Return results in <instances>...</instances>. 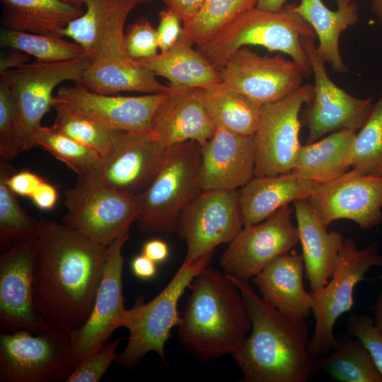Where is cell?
Here are the masks:
<instances>
[{
	"mask_svg": "<svg viewBox=\"0 0 382 382\" xmlns=\"http://www.w3.org/2000/svg\"><path fill=\"white\" fill-rule=\"evenodd\" d=\"M65 1H66L68 2H70V3H73V4H82L81 0H65ZM142 1H143L144 3H145V2L151 1L153 0H142Z\"/></svg>",
	"mask_w": 382,
	"mask_h": 382,
	"instance_id": "11a10c76",
	"label": "cell"
},
{
	"mask_svg": "<svg viewBox=\"0 0 382 382\" xmlns=\"http://www.w3.org/2000/svg\"><path fill=\"white\" fill-rule=\"evenodd\" d=\"M169 147L149 134L116 130L112 147L88 178L116 191L137 196L161 170Z\"/></svg>",
	"mask_w": 382,
	"mask_h": 382,
	"instance_id": "5bb4252c",
	"label": "cell"
},
{
	"mask_svg": "<svg viewBox=\"0 0 382 382\" xmlns=\"http://www.w3.org/2000/svg\"><path fill=\"white\" fill-rule=\"evenodd\" d=\"M131 267L133 274L141 279H150L157 272L156 263L144 254L132 260Z\"/></svg>",
	"mask_w": 382,
	"mask_h": 382,
	"instance_id": "c3c4849f",
	"label": "cell"
},
{
	"mask_svg": "<svg viewBox=\"0 0 382 382\" xmlns=\"http://www.w3.org/2000/svg\"><path fill=\"white\" fill-rule=\"evenodd\" d=\"M76 364L69 333L64 330H1V382L66 381Z\"/></svg>",
	"mask_w": 382,
	"mask_h": 382,
	"instance_id": "52a82bcc",
	"label": "cell"
},
{
	"mask_svg": "<svg viewBox=\"0 0 382 382\" xmlns=\"http://www.w3.org/2000/svg\"><path fill=\"white\" fill-rule=\"evenodd\" d=\"M36 146L46 149L81 178H88L103 158L96 150L54 132L50 127H41L35 139Z\"/></svg>",
	"mask_w": 382,
	"mask_h": 382,
	"instance_id": "74e56055",
	"label": "cell"
},
{
	"mask_svg": "<svg viewBox=\"0 0 382 382\" xmlns=\"http://www.w3.org/2000/svg\"><path fill=\"white\" fill-rule=\"evenodd\" d=\"M301 37L316 39V35L310 24L294 10L293 5L284 6L276 11L255 6L197 45V50L220 71L241 47L259 45L270 52L289 55L308 77L312 70Z\"/></svg>",
	"mask_w": 382,
	"mask_h": 382,
	"instance_id": "277c9868",
	"label": "cell"
},
{
	"mask_svg": "<svg viewBox=\"0 0 382 382\" xmlns=\"http://www.w3.org/2000/svg\"><path fill=\"white\" fill-rule=\"evenodd\" d=\"M318 369L342 382H382L372 357L357 338L340 336L331 350L316 359Z\"/></svg>",
	"mask_w": 382,
	"mask_h": 382,
	"instance_id": "d6a6232c",
	"label": "cell"
},
{
	"mask_svg": "<svg viewBox=\"0 0 382 382\" xmlns=\"http://www.w3.org/2000/svg\"><path fill=\"white\" fill-rule=\"evenodd\" d=\"M1 47L21 51L45 62H57L84 57L83 48L76 42L61 36L40 35L1 28Z\"/></svg>",
	"mask_w": 382,
	"mask_h": 382,
	"instance_id": "d590c367",
	"label": "cell"
},
{
	"mask_svg": "<svg viewBox=\"0 0 382 382\" xmlns=\"http://www.w3.org/2000/svg\"><path fill=\"white\" fill-rule=\"evenodd\" d=\"M57 197L55 187L44 180L37 187L30 199L39 209L49 210L55 205Z\"/></svg>",
	"mask_w": 382,
	"mask_h": 382,
	"instance_id": "7dc6e473",
	"label": "cell"
},
{
	"mask_svg": "<svg viewBox=\"0 0 382 382\" xmlns=\"http://www.w3.org/2000/svg\"><path fill=\"white\" fill-rule=\"evenodd\" d=\"M201 146L188 141L169 147L166 159L150 185L137 195V220L145 233L177 232L180 216L202 190L199 185Z\"/></svg>",
	"mask_w": 382,
	"mask_h": 382,
	"instance_id": "8992f818",
	"label": "cell"
},
{
	"mask_svg": "<svg viewBox=\"0 0 382 382\" xmlns=\"http://www.w3.org/2000/svg\"><path fill=\"white\" fill-rule=\"evenodd\" d=\"M313 84L301 85L276 101L262 105L258 127L253 134L255 149L254 177L291 172L301 144L299 112L313 96Z\"/></svg>",
	"mask_w": 382,
	"mask_h": 382,
	"instance_id": "30bf717a",
	"label": "cell"
},
{
	"mask_svg": "<svg viewBox=\"0 0 382 382\" xmlns=\"http://www.w3.org/2000/svg\"><path fill=\"white\" fill-rule=\"evenodd\" d=\"M294 207L304 274L311 291H316L333 274L345 238L340 231L328 230L308 199L294 201Z\"/></svg>",
	"mask_w": 382,
	"mask_h": 382,
	"instance_id": "cb8c5ba5",
	"label": "cell"
},
{
	"mask_svg": "<svg viewBox=\"0 0 382 382\" xmlns=\"http://www.w3.org/2000/svg\"><path fill=\"white\" fill-rule=\"evenodd\" d=\"M372 10L382 22V0H371Z\"/></svg>",
	"mask_w": 382,
	"mask_h": 382,
	"instance_id": "db71d44e",
	"label": "cell"
},
{
	"mask_svg": "<svg viewBox=\"0 0 382 382\" xmlns=\"http://www.w3.org/2000/svg\"><path fill=\"white\" fill-rule=\"evenodd\" d=\"M90 64L86 57L57 62L36 60L0 72V81L11 88L21 111L24 151L35 146L42 119L53 107L55 87L69 80L79 84Z\"/></svg>",
	"mask_w": 382,
	"mask_h": 382,
	"instance_id": "8fae6325",
	"label": "cell"
},
{
	"mask_svg": "<svg viewBox=\"0 0 382 382\" xmlns=\"http://www.w3.org/2000/svg\"><path fill=\"white\" fill-rule=\"evenodd\" d=\"M346 328L350 336L361 341L382 375V332L374 319L365 314L352 313L347 318Z\"/></svg>",
	"mask_w": 382,
	"mask_h": 382,
	"instance_id": "7bdbcfd3",
	"label": "cell"
},
{
	"mask_svg": "<svg viewBox=\"0 0 382 382\" xmlns=\"http://www.w3.org/2000/svg\"><path fill=\"white\" fill-rule=\"evenodd\" d=\"M121 342L117 339L105 342L97 350L80 361L65 382H98L106 373L117 355V349Z\"/></svg>",
	"mask_w": 382,
	"mask_h": 382,
	"instance_id": "60d3db41",
	"label": "cell"
},
{
	"mask_svg": "<svg viewBox=\"0 0 382 382\" xmlns=\"http://www.w3.org/2000/svg\"><path fill=\"white\" fill-rule=\"evenodd\" d=\"M335 11L328 8L322 0H301L293 5L299 13L313 28L318 39L316 47L319 56L337 73L348 72L340 50L341 33L349 26L359 21V6L354 0H335Z\"/></svg>",
	"mask_w": 382,
	"mask_h": 382,
	"instance_id": "83f0119b",
	"label": "cell"
},
{
	"mask_svg": "<svg viewBox=\"0 0 382 382\" xmlns=\"http://www.w3.org/2000/svg\"><path fill=\"white\" fill-rule=\"evenodd\" d=\"M64 202L66 213L63 224L105 245L129 233L140 212L137 196L81 178L64 192Z\"/></svg>",
	"mask_w": 382,
	"mask_h": 382,
	"instance_id": "9c48e42d",
	"label": "cell"
},
{
	"mask_svg": "<svg viewBox=\"0 0 382 382\" xmlns=\"http://www.w3.org/2000/svg\"><path fill=\"white\" fill-rule=\"evenodd\" d=\"M35 237L20 242L0 255V327L4 332L26 330L34 333L52 325L35 313L33 302V275Z\"/></svg>",
	"mask_w": 382,
	"mask_h": 382,
	"instance_id": "ac0fdd59",
	"label": "cell"
},
{
	"mask_svg": "<svg viewBox=\"0 0 382 382\" xmlns=\"http://www.w3.org/2000/svg\"><path fill=\"white\" fill-rule=\"evenodd\" d=\"M127 55L132 59L149 58L157 54V30L144 18L129 25L124 37Z\"/></svg>",
	"mask_w": 382,
	"mask_h": 382,
	"instance_id": "b9f144b4",
	"label": "cell"
},
{
	"mask_svg": "<svg viewBox=\"0 0 382 382\" xmlns=\"http://www.w3.org/2000/svg\"><path fill=\"white\" fill-rule=\"evenodd\" d=\"M195 94L216 126L241 135L256 132L262 105L223 81L195 88Z\"/></svg>",
	"mask_w": 382,
	"mask_h": 382,
	"instance_id": "1f68e13d",
	"label": "cell"
},
{
	"mask_svg": "<svg viewBox=\"0 0 382 382\" xmlns=\"http://www.w3.org/2000/svg\"><path fill=\"white\" fill-rule=\"evenodd\" d=\"M228 275L237 285L251 322L250 334L231 355L242 381H311L319 369L310 354L305 320L282 313L257 294L250 281Z\"/></svg>",
	"mask_w": 382,
	"mask_h": 382,
	"instance_id": "7a4b0ae2",
	"label": "cell"
},
{
	"mask_svg": "<svg viewBox=\"0 0 382 382\" xmlns=\"http://www.w3.org/2000/svg\"><path fill=\"white\" fill-rule=\"evenodd\" d=\"M318 183L292 172L254 177L240 189L244 226L264 221L290 202L308 199Z\"/></svg>",
	"mask_w": 382,
	"mask_h": 382,
	"instance_id": "484cf974",
	"label": "cell"
},
{
	"mask_svg": "<svg viewBox=\"0 0 382 382\" xmlns=\"http://www.w3.org/2000/svg\"><path fill=\"white\" fill-rule=\"evenodd\" d=\"M286 0H257L256 7L271 11H276L284 6Z\"/></svg>",
	"mask_w": 382,
	"mask_h": 382,
	"instance_id": "816d5d0a",
	"label": "cell"
},
{
	"mask_svg": "<svg viewBox=\"0 0 382 382\" xmlns=\"http://www.w3.org/2000/svg\"><path fill=\"white\" fill-rule=\"evenodd\" d=\"M221 81L260 105L276 101L301 86L305 74L281 54L260 56L241 47L219 71Z\"/></svg>",
	"mask_w": 382,
	"mask_h": 382,
	"instance_id": "e0dca14e",
	"label": "cell"
},
{
	"mask_svg": "<svg viewBox=\"0 0 382 382\" xmlns=\"http://www.w3.org/2000/svg\"><path fill=\"white\" fill-rule=\"evenodd\" d=\"M79 85L105 95H115L122 91L150 94L172 91L169 86L159 82L154 71L139 64L137 60L91 62L84 71Z\"/></svg>",
	"mask_w": 382,
	"mask_h": 382,
	"instance_id": "4dcf8cb0",
	"label": "cell"
},
{
	"mask_svg": "<svg viewBox=\"0 0 382 382\" xmlns=\"http://www.w3.org/2000/svg\"><path fill=\"white\" fill-rule=\"evenodd\" d=\"M169 93L139 96L105 95L76 84L60 87L54 101L109 129L151 134L154 112Z\"/></svg>",
	"mask_w": 382,
	"mask_h": 382,
	"instance_id": "ffe728a7",
	"label": "cell"
},
{
	"mask_svg": "<svg viewBox=\"0 0 382 382\" xmlns=\"http://www.w3.org/2000/svg\"><path fill=\"white\" fill-rule=\"evenodd\" d=\"M257 3V0H207L192 18L183 22V33L192 44H203Z\"/></svg>",
	"mask_w": 382,
	"mask_h": 382,
	"instance_id": "e575fe53",
	"label": "cell"
},
{
	"mask_svg": "<svg viewBox=\"0 0 382 382\" xmlns=\"http://www.w3.org/2000/svg\"><path fill=\"white\" fill-rule=\"evenodd\" d=\"M352 169L382 176V94L357 132Z\"/></svg>",
	"mask_w": 382,
	"mask_h": 382,
	"instance_id": "f35d334b",
	"label": "cell"
},
{
	"mask_svg": "<svg viewBox=\"0 0 382 382\" xmlns=\"http://www.w3.org/2000/svg\"><path fill=\"white\" fill-rule=\"evenodd\" d=\"M168 8L175 13L182 21L192 18L207 0H163Z\"/></svg>",
	"mask_w": 382,
	"mask_h": 382,
	"instance_id": "bcb514c9",
	"label": "cell"
},
{
	"mask_svg": "<svg viewBox=\"0 0 382 382\" xmlns=\"http://www.w3.org/2000/svg\"><path fill=\"white\" fill-rule=\"evenodd\" d=\"M301 40L314 76L313 96L300 118L308 131L306 144L339 130L357 132L371 112L372 99L354 97L337 86L329 77L326 63L317 52L316 39L301 37Z\"/></svg>",
	"mask_w": 382,
	"mask_h": 382,
	"instance_id": "7c38bea8",
	"label": "cell"
},
{
	"mask_svg": "<svg viewBox=\"0 0 382 382\" xmlns=\"http://www.w3.org/2000/svg\"><path fill=\"white\" fill-rule=\"evenodd\" d=\"M255 166L253 135L216 126L213 137L201 146V190H240L254 178Z\"/></svg>",
	"mask_w": 382,
	"mask_h": 382,
	"instance_id": "7402d4cb",
	"label": "cell"
},
{
	"mask_svg": "<svg viewBox=\"0 0 382 382\" xmlns=\"http://www.w3.org/2000/svg\"><path fill=\"white\" fill-rule=\"evenodd\" d=\"M293 211L287 204L260 223L244 226L222 253L224 272L250 281L276 257L290 252L299 243Z\"/></svg>",
	"mask_w": 382,
	"mask_h": 382,
	"instance_id": "9a60e30c",
	"label": "cell"
},
{
	"mask_svg": "<svg viewBox=\"0 0 382 382\" xmlns=\"http://www.w3.org/2000/svg\"><path fill=\"white\" fill-rule=\"evenodd\" d=\"M308 199L327 227L340 219L352 221L364 230L382 224V176L350 169L318 183Z\"/></svg>",
	"mask_w": 382,
	"mask_h": 382,
	"instance_id": "2e32d148",
	"label": "cell"
},
{
	"mask_svg": "<svg viewBox=\"0 0 382 382\" xmlns=\"http://www.w3.org/2000/svg\"><path fill=\"white\" fill-rule=\"evenodd\" d=\"M374 313V323L378 330L382 332V292H381L373 306Z\"/></svg>",
	"mask_w": 382,
	"mask_h": 382,
	"instance_id": "f5cc1de1",
	"label": "cell"
},
{
	"mask_svg": "<svg viewBox=\"0 0 382 382\" xmlns=\"http://www.w3.org/2000/svg\"><path fill=\"white\" fill-rule=\"evenodd\" d=\"M373 267H382L378 244L372 243L359 249L351 238L344 241L335 271L320 289L311 291L313 299L312 313L315 327L309 351L315 359L327 354L336 342L334 327L337 320L354 305V290Z\"/></svg>",
	"mask_w": 382,
	"mask_h": 382,
	"instance_id": "ba28073f",
	"label": "cell"
},
{
	"mask_svg": "<svg viewBox=\"0 0 382 382\" xmlns=\"http://www.w3.org/2000/svg\"><path fill=\"white\" fill-rule=\"evenodd\" d=\"M184 33L169 49L137 62L169 81L173 90L204 88L221 82L220 71L197 50Z\"/></svg>",
	"mask_w": 382,
	"mask_h": 382,
	"instance_id": "4316f807",
	"label": "cell"
},
{
	"mask_svg": "<svg viewBox=\"0 0 382 382\" xmlns=\"http://www.w3.org/2000/svg\"><path fill=\"white\" fill-rule=\"evenodd\" d=\"M30 61L29 55L19 50H13L1 55L0 59V72L21 67Z\"/></svg>",
	"mask_w": 382,
	"mask_h": 382,
	"instance_id": "f907efd6",
	"label": "cell"
},
{
	"mask_svg": "<svg viewBox=\"0 0 382 382\" xmlns=\"http://www.w3.org/2000/svg\"><path fill=\"white\" fill-rule=\"evenodd\" d=\"M290 252L276 257L251 281L268 304L286 316L305 320L312 313L313 299L303 286L302 255Z\"/></svg>",
	"mask_w": 382,
	"mask_h": 382,
	"instance_id": "d4e9b609",
	"label": "cell"
},
{
	"mask_svg": "<svg viewBox=\"0 0 382 382\" xmlns=\"http://www.w3.org/2000/svg\"><path fill=\"white\" fill-rule=\"evenodd\" d=\"M54 122L50 128L69 138L98 151L103 157L112 147L114 133L93 119L78 113L69 107L54 101Z\"/></svg>",
	"mask_w": 382,
	"mask_h": 382,
	"instance_id": "8d00e7d4",
	"label": "cell"
},
{
	"mask_svg": "<svg viewBox=\"0 0 382 382\" xmlns=\"http://www.w3.org/2000/svg\"><path fill=\"white\" fill-rule=\"evenodd\" d=\"M181 21L179 16L168 7L160 13L159 24L156 30L161 51L171 47L183 34Z\"/></svg>",
	"mask_w": 382,
	"mask_h": 382,
	"instance_id": "ee69618b",
	"label": "cell"
},
{
	"mask_svg": "<svg viewBox=\"0 0 382 382\" xmlns=\"http://www.w3.org/2000/svg\"><path fill=\"white\" fill-rule=\"evenodd\" d=\"M3 28L19 32L62 36L68 24L81 16V4L65 0H1Z\"/></svg>",
	"mask_w": 382,
	"mask_h": 382,
	"instance_id": "f1b7e54d",
	"label": "cell"
},
{
	"mask_svg": "<svg viewBox=\"0 0 382 382\" xmlns=\"http://www.w3.org/2000/svg\"><path fill=\"white\" fill-rule=\"evenodd\" d=\"M33 302L44 321L69 333L88 320L109 245L53 220L38 219Z\"/></svg>",
	"mask_w": 382,
	"mask_h": 382,
	"instance_id": "6da1fadb",
	"label": "cell"
},
{
	"mask_svg": "<svg viewBox=\"0 0 382 382\" xmlns=\"http://www.w3.org/2000/svg\"><path fill=\"white\" fill-rule=\"evenodd\" d=\"M86 11L71 21L62 36L71 38L90 62H129L125 46L124 27L130 12L142 0H81Z\"/></svg>",
	"mask_w": 382,
	"mask_h": 382,
	"instance_id": "44dd1931",
	"label": "cell"
},
{
	"mask_svg": "<svg viewBox=\"0 0 382 382\" xmlns=\"http://www.w3.org/2000/svg\"><path fill=\"white\" fill-rule=\"evenodd\" d=\"M129 238V232L109 245L92 312L81 328L69 333L77 364L107 342L114 331L122 327L127 311L122 287V248Z\"/></svg>",
	"mask_w": 382,
	"mask_h": 382,
	"instance_id": "d6986e66",
	"label": "cell"
},
{
	"mask_svg": "<svg viewBox=\"0 0 382 382\" xmlns=\"http://www.w3.org/2000/svg\"><path fill=\"white\" fill-rule=\"evenodd\" d=\"M13 172L6 162L0 165V249L3 252L13 245L36 236L38 219L30 216L21 207L16 194L6 180Z\"/></svg>",
	"mask_w": 382,
	"mask_h": 382,
	"instance_id": "836d02e7",
	"label": "cell"
},
{
	"mask_svg": "<svg viewBox=\"0 0 382 382\" xmlns=\"http://www.w3.org/2000/svg\"><path fill=\"white\" fill-rule=\"evenodd\" d=\"M214 252L190 262H184L167 286L151 301L144 303L139 296L133 307L127 309L122 327L129 336L124 351L116 361L127 369L134 368L149 352L158 354L166 363L165 345L171 330L180 320L178 302L194 277L209 266Z\"/></svg>",
	"mask_w": 382,
	"mask_h": 382,
	"instance_id": "5b68a950",
	"label": "cell"
},
{
	"mask_svg": "<svg viewBox=\"0 0 382 382\" xmlns=\"http://www.w3.org/2000/svg\"><path fill=\"white\" fill-rule=\"evenodd\" d=\"M45 180L28 170L12 172L6 180L9 188L16 194L31 198L33 193Z\"/></svg>",
	"mask_w": 382,
	"mask_h": 382,
	"instance_id": "f6af8a7d",
	"label": "cell"
},
{
	"mask_svg": "<svg viewBox=\"0 0 382 382\" xmlns=\"http://www.w3.org/2000/svg\"><path fill=\"white\" fill-rule=\"evenodd\" d=\"M22 151L21 111L11 88L0 81V156L7 161Z\"/></svg>",
	"mask_w": 382,
	"mask_h": 382,
	"instance_id": "ab89813d",
	"label": "cell"
},
{
	"mask_svg": "<svg viewBox=\"0 0 382 382\" xmlns=\"http://www.w3.org/2000/svg\"><path fill=\"white\" fill-rule=\"evenodd\" d=\"M357 132L342 129L301 145L292 173L316 181H330L352 169Z\"/></svg>",
	"mask_w": 382,
	"mask_h": 382,
	"instance_id": "f546056e",
	"label": "cell"
},
{
	"mask_svg": "<svg viewBox=\"0 0 382 382\" xmlns=\"http://www.w3.org/2000/svg\"><path fill=\"white\" fill-rule=\"evenodd\" d=\"M244 226L240 190H202L182 212L177 232L187 245L184 262L230 243Z\"/></svg>",
	"mask_w": 382,
	"mask_h": 382,
	"instance_id": "4fadbf2b",
	"label": "cell"
},
{
	"mask_svg": "<svg viewBox=\"0 0 382 382\" xmlns=\"http://www.w3.org/2000/svg\"><path fill=\"white\" fill-rule=\"evenodd\" d=\"M177 325L181 344L198 359L232 355L251 329L242 295L231 277L207 266L192 279Z\"/></svg>",
	"mask_w": 382,
	"mask_h": 382,
	"instance_id": "3957f363",
	"label": "cell"
},
{
	"mask_svg": "<svg viewBox=\"0 0 382 382\" xmlns=\"http://www.w3.org/2000/svg\"><path fill=\"white\" fill-rule=\"evenodd\" d=\"M142 254L156 263L163 262L169 255L168 244L159 239H153L146 242L142 248Z\"/></svg>",
	"mask_w": 382,
	"mask_h": 382,
	"instance_id": "681fc988",
	"label": "cell"
},
{
	"mask_svg": "<svg viewBox=\"0 0 382 382\" xmlns=\"http://www.w3.org/2000/svg\"><path fill=\"white\" fill-rule=\"evenodd\" d=\"M216 129L197 99L195 88L172 89L154 112L151 135L167 147L188 141L202 146L213 137Z\"/></svg>",
	"mask_w": 382,
	"mask_h": 382,
	"instance_id": "603a6c76",
	"label": "cell"
}]
</instances>
